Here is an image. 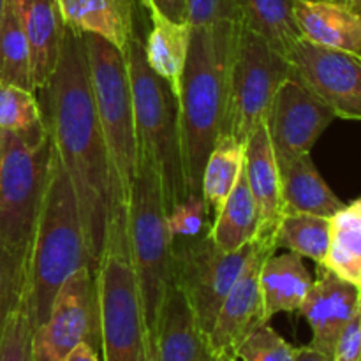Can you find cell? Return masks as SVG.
I'll list each match as a JSON object with an SVG mask.
<instances>
[{"mask_svg": "<svg viewBox=\"0 0 361 361\" xmlns=\"http://www.w3.org/2000/svg\"><path fill=\"white\" fill-rule=\"evenodd\" d=\"M44 90L48 95L46 126L53 150L66 169L76 197L88 264L94 274L108 229V164L83 37L67 27Z\"/></svg>", "mask_w": 361, "mask_h": 361, "instance_id": "1", "label": "cell"}, {"mask_svg": "<svg viewBox=\"0 0 361 361\" xmlns=\"http://www.w3.org/2000/svg\"><path fill=\"white\" fill-rule=\"evenodd\" d=\"M0 81L37 92L32 81L30 46L9 0L0 18Z\"/></svg>", "mask_w": 361, "mask_h": 361, "instance_id": "30", "label": "cell"}, {"mask_svg": "<svg viewBox=\"0 0 361 361\" xmlns=\"http://www.w3.org/2000/svg\"><path fill=\"white\" fill-rule=\"evenodd\" d=\"M4 6H6V0H0V18H2V11H4Z\"/></svg>", "mask_w": 361, "mask_h": 361, "instance_id": "43", "label": "cell"}, {"mask_svg": "<svg viewBox=\"0 0 361 361\" xmlns=\"http://www.w3.org/2000/svg\"><path fill=\"white\" fill-rule=\"evenodd\" d=\"M293 2L295 0H236V23L286 56L289 48L302 39Z\"/></svg>", "mask_w": 361, "mask_h": 361, "instance_id": "25", "label": "cell"}, {"mask_svg": "<svg viewBox=\"0 0 361 361\" xmlns=\"http://www.w3.org/2000/svg\"><path fill=\"white\" fill-rule=\"evenodd\" d=\"M210 361H238L235 355H214Z\"/></svg>", "mask_w": 361, "mask_h": 361, "instance_id": "41", "label": "cell"}, {"mask_svg": "<svg viewBox=\"0 0 361 361\" xmlns=\"http://www.w3.org/2000/svg\"><path fill=\"white\" fill-rule=\"evenodd\" d=\"M314 277L295 252H271L259 270V289L267 321L275 314L298 312L312 288Z\"/></svg>", "mask_w": 361, "mask_h": 361, "instance_id": "21", "label": "cell"}, {"mask_svg": "<svg viewBox=\"0 0 361 361\" xmlns=\"http://www.w3.org/2000/svg\"><path fill=\"white\" fill-rule=\"evenodd\" d=\"M32 328L23 295L0 330V361H32Z\"/></svg>", "mask_w": 361, "mask_h": 361, "instance_id": "32", "label": "cell"}, {"mask_svg": "<svg viewBox=\"0 0 361 361\" xmlns=\"http://www.w3.org/2000/svg\"><path fill=\"white\" fill-rule=\"evenodd\" d=\"M25 259L0 245V330L23 295Z\"/></svg>", "mask_w": 361, "mask_h": 361, "instance_id": "34", "label": "cell"}, {"mask_svg": "<svg viewBox=\"0 0 361 361\" xmlns=\"http://www.w3.org/2000/svg\"><path fill=\"white\" fill-rule=\"evenodd\" d=\"M208 236L219 249L226 252H235L256 240L257 212L243 168L221 210L215 214Z\"/></svg>", "mask_w": 361, "mask_h": 361, "instance_id": "26", "label": "cell"}, {"mask_svg": "<svg viewBox=\"0 0 361 361\" xmlns=\"http://www.w3.org/2000/svg\"><path fill=\"white\" fill-rule=\"evenodd\" d=\"M159 11L169 20L185 23L187 18V0H152Z\"/></svg>", "mask_w": 361, "mask_h": 361, "instance_id": "37", "label": "cell"}, {"mask_svg": "<svg viewBox=\"0 0 361 361\" xmlns=\"http://www.w3.org/2000/svg\"><path fill=\"white\" fill-rule=\"evenodd\" d=\"M81 37L108 164V229H126L127 204L137 166V136L126 56L95 35L81 34Z\"/></svg>", "mask_w": 361, "mask_h": 361, "instance_id": "4", "label": "cell"}, {"mask_svg": "<svg viewBox=\"0 0 361 361\" xmlns=\"http://www.w3.org/2000/svg\"><path fill=\"white\" fill-rule=\"evenodd\" d=\"M236 34V21L190 27L189 51L176 95L180 159L187 194H201L204 162L224 130Z\"/></svg>", "mask_w": 361, "mask_h": 361, "instance_id": "2", "label": "cell"}, {"mask_svg": "<svg viewBox=\"0 0 361 361\" xmlns=\"http://www.w3.org/2000/svg\"><path fill=\"white\" fill-rule=\"evenodd\" d=\"M59 11L67 28L95 35L122 53L136 34V0H59Z\"/></svg>", "mask_w": 361, "mask_h": 361, "instance_id": "19", "label": "cell"}, {"mask_svg": "<svg viewBox=\"0 0 361 361\" xmlns=\"http://www.w3.org/2000/svg\"><path fill=\"white\" fill-rule=\"evenodd\" d=\"M295 361H334L330 355L323 351H317L312 345H303V348H296Z\"/></svg>", "mask_w": 361, "mask_h": 361, "instance_id": "40", "label": "cell"}, {"mask_svg": "<svg viewBox=\"0 0 361 361\" xmlns=\"http://www.w3.org/2000/svg\"><path fill=\"white\" fill-rule=\"evenodd\" d=\"M289 76L288 59L238 25L222 134L245 145L254 129L264 123L279 87Z\"/></svg>", "mask_w": 361, "mask_h": 361, "instance_id": "9", "label": "cell"}, {"mask_svg": "<svg viewBox=\"0 0 361 361\" xmlns=\"http://www.w3.org/2000/svg\"><path fill=\"white\" fill-rule=\"evenodd\" d=\"M295 20L303 39L314 44L358 55L361 53V16L345 6L295 0Z\"/></svg>", "mask_w": 361, "mask_h": 361, "instance_id": "20", "label": "cell"}, {"mask_svg": "<svg viewBox=\"0 0 361 361\" xmlns=\"http://www.w3.org/2000/svg\"><path fill=\"white\" fill-rule=\"evenodd\" d=\"M361 348V312L356 314L351 321L344 326L335 342L334 361H360Z\"/></svg>", "mask_w": 361, "mask_h": 361, "instance_id": "36", "label": "cell"}, {"mask_svg": "<svg viewBox=\"0 0 361 361\" xmlns=\"http://www.w3.org/2000/svg\"><path fill=\"white\" fill-rule=\"evenodd\" d=\"M208 214L210 210L201 194H187L166 214L168 231L173 242L208 233Z\"/></svg>", "mask_w": 361, "mask_h": 361, "instance_id": "33", "label": "cell"}, {"mask_svg": "<svg viewBox=\"0 0 361 361\" xmlns=\"http://www.w3.org/2000/svg\"><path fill=\"white\" fill-rule=\"evenodd\" d=\"M310 2H328V4H338V6H345V0H310Z\"/></svg>", "mask_w": 361, "mask_h": 361, "instance_id": "42", "label": "cell"}, {"mask_svg": "<svg viewBox=\"0 0 361 361\" xmlns=\"http://www.w3.org/2000/svg\"><path fill=\"white\" fill-rule=\"evenodd\" d=\"M243 168V145L229 134H221L212 147L201 175V196L214 215L235 187Z\"/></svg>", "mask_w": 361, "mask_h": 361, "instance_id": "27", "label": "cell"}, {"mask_svg": "<svg viewBox=\"0 0 361 361\" xmlns=\"http://www.w3.org/2000/svg\"><path fill=\"white\" fill-rule=\"evenodd\" d=\"M123 56L129 74L137 150L147 155L157 173L168 212L187 196L180 159L178 104L168 83L148 67L137 32L127 44Z\"/></svg>", "mask_w": 361, "mask_h": 361, "instance_id": "6", "label": "cell"}, {"mask_svg": "<svg viewBox=\"0 0 361 361\" xmlns=\"http://www.w3.org/2000/svg\"><path fill=\"white\" fill-rule=\"evenodd\" d=\"M81 342L99 351L97 298L88 267L74 271L60 286L48 316L32 331V361H62Z\"/></svg>", "mask_w": 361, "mask_h": 361, "instance_id": "11", "label": "cell"}, {"mask_svg": "<svg viewBox=\"0 0 361 361\" xmlns=\"http://www.w3.org/2000/svg\"><path fill=\"white\" fill-rule=\"evenodd\" d=\"M236 21V0H187L185 23L189 27Z\"/></svg>", "mask_w": 361, "mask_h": 361, "instance_id": "35", "label": "cell"}, {"mask_svg": "<svg viewBox=\"0 0 361 361\" xmlns=\"http://www.w3.org/2000/svg\"><path fill=\"white\" fill-rule=\"evenodd\" d=\"M254 242L235 252L219 249L208 233L173 242L171 282L183 293L204 337L215 323L226 295L252 254Z\"/></svg>", "mask_w": 361, "mask_h": 361, "instance_id": "10", "label": "cell"}, {"mask_svg": "<svg viewBox=\"0 0 361 361\" xmlns=\"http://www.w3.org/2000/svg\"><path fill=\"white\" fill-rule=\"evenodd\" d=\"M94 282L101 361H140L145 328L127 229H108Z\"/></svg>", "mask_w": 361, "mask_h": 361, "instance_id": "7", "label": "cell"}, {"mask_svg": "<svg viewBox=\"0 0 361 361\" xmlns=\"http://www.w3.org/2000/svg\"><path fill=\"white\" fill-rule=\"evenodd\" d=\"M62 361H101V355L94 345H90L88 342H81L73 351L67 353Z\"/></svg>", "mask_w": 361, "mask_h": 361, "instance_id": "38", "label": "cell"}, {"mask_svg": "<svg viewBox=\"0 0 361 361\" xmlns=\"http://www.w3.org/2000/svg\"><path fill=\"white\" fill-rule=\"evenodd\" d=\"M243 171L257 212L256 238L271 243L275 226L282 217L281 169L264 123L256 127L243 145Z\"/></svg>", "mask_w": 361, "mask_h": 361, "instance_id": "16", "label": "cell"}, {"mask_svg": "<svg viewBox=\"0 0 361 361\" xmlns=\"http://www.w3.org/2000/svg\"><path fill=\"white\" fill-rule=\"evenodd\" d=\"M275 252L267 240L256 238L252 254L242 271L236 277L235 284L226 295L219 309L215 323L208 334L207 342L212 356L235 355L240 342L259 324L268 323L263 312V298L259 289V270L263 261Z\"/></svg>", "mask_w": 361, "mask_h": 361, "instance_id": "14", "label": "cell"}, {"mask_svg": "<svg viewBox=\"0 0 361 361\" xmlns=\"http://www.w3.org/2000/svg\"><path fill=\"white\" fill-rule=\"evenodd\" d=\"M0 130L32 143L48 137L44 113L34 90L0 81Z\"/></svg>", "mask_w": 361, "mask_h": 361, "instance_id": "28", "label": "cell"}, {"mask_svg": "<svg viewBox=\"0 0 361 361\" xmlns=\"http://www.w3.org/2000/svg\"><path fill=\"white\" fill-rule=\"evenodd\" d=\"M140 2L148 11L152 23L147 41L143 42L145 60L148 67L168 83L169 90L176 97L185 67L187 51H189L190 27L187 23L169 20L155 7L152 0H140Z\"/></svg>", "mask_w": 361, "mask_h": 361, "instance_id": "22", "label": "cell"}, {"mask_svg": "<svg viewBox=\"0 0 361 361\" xmlns=\"http://www.w3.org/2000/svg\"><path fill=\"white\" fill-rule=\"evenodd\" d=\"M335 118V113L291 74L279 87L264 120L279 169L310 154Z\"/></svg>", "mask_w": 361, "mask_h": 361, "instance_id": "13", "label": "cell"}, {"mask_svg": "<svg viewBox=\"0 0 361 361\" xmlns=\"http://www.w3.org/2000/svg\"><path fill=\"white\" fill-rule=\"evenodd\" d=\"M83 267L90 264L76 197L66 169L51 150L41 207L25 256L23 298L32 328L48 316L60 286Z\"/></svg>", "mask_w": 361, "mask_h": 361, "instance_id": "3", "label": "cell"}, {"mask_svg": "<svg viewBox=\"0 0 361 361\" xmlns=\"http://www.w3.org/2000/svg\"><path fill=\"white\" fill-rule=\"evenodd\" d=\"M321 267L361 288V200H353L328 219V247Z\"/></svg>", "mask_w": 361, "mask_h": 361, "instance_id": "24", "label": "cell"}, {"mask_svg": "<svg viewBox=\"0 0 361 361\" xmlns=\"http://www.w3.org/2000/svg\"><path fill=\"white\" fill-rule=\"evenodd\" d=\"M235 356L242 361H295L296 348L263 323L240 342Z\"/></svg>", "mask_w": 361, "mask_h": 361, "instance_id": "31", "label": "cell"}, {"mask_svg": "<svg viewBox=\"0 0 361 361\" xmlns=\"http://www.w3.org/2000/svg\"><path fill=\"white\" fill-rule=\"evenodd\" d=\"M166 207L157 173L143 152L127 204V245L140 293L143 328L155 334L168 286L171 284L173 240L168 231Z\"/></svg>", "mask_w": 361, "mask_h": 361, "instance_id": "5", "label": "cell"}, {"mask_svg": "<svg viewBox=\"0 0 361 361\" xmlns=\"http://www.w3.org/2000/svg\"><path fill=\"white\" fill-rule=\"evenodd\" d=\"M360 291L361 288L335 277L326 268L317 264V277L298 310L312 330L310 345L314 349L334 355L341 331L361 312Z\"/></svg>", "mask_w": 361, "mask_h": 361, "instance_id": "15", "label": "cell"}, {"mask_svg": "<svg viewBox=\"0 0 361 361\" xmlns=\"http://www.w3.org/2000/svg\"><path fill=\"white\" fill-rule=\"evenodd\" d=\"M140 361H159L157 342H155V334L152 331H143V342H141Z\"/></svg>", "mask_w": 361, "mask_h": 361, "instance_id": "39", "label": "cell"}, {"mask_svg": "<svg viewBox=\"0 0 361 361\" xmlns=\"http://www.w3.org/2000/svg\"><path fill=\"white\" fill-rule=\"evenodd\" d=\"M51 137L39 143L0 130V245L27 256L51 159Z\"/></svg>", "mask_w": 361, "mask_h": 361, "instance_id": "8", "label": "cell"}, {"mask_svg": "<svg viewBox=\"0 0 361 361\" xmlns=\"http://www.w3.org/2000/svg\"><path fill=\"white\" fill-rule=\"evenodd\" d=\"M271 247L321 264L328 247V219L309 214H282L271 235Z\"/></svg>", "mask_w": 361, "mask_h": 361, "instance_id": "29", "label": "cell"}, {"mask_svg": "<svg viewBox=\"0 0 361 361\" xmlns=\"http://www.w3.org/2000/svg\"><path fill=\"white\" fill-rule=\"evenodd\" d=\"M30 46V69L35 90H44L59 59L63 35L59 0H9Z\"/></svg>", "mask_w": 361, "mask_h": 361, "instance_id": "17", "label": "cell"}, {"mask_svg": "<svg viewBox=\"0 0 361 361\" xmlns=\"http://www.w3.org/2000/svg\"><path fill=\"white\" fill-rule=\"evenodd\" d=\"M159 361H210L212 353L183 293L175 284L168 286L157 328Z\"/></svg>", "mask_w": 361, "mask_h": 361, "instance_id": "18", "label": "cell"}, {"mask_svg": "<svg viewBox=\"0 0 361 361\" xmlns=\"http://www.w3.org/2000/svg\"><path fill=\"white\" fill-rule=\"evenodd\" d=\"M282 214H309L330 219L344 201L328 187L310 154L302 155L281 171Z\"/></svg>", "mask_w": 361, "mask_h": 361, "instance_id": "23", "label": "cell"}, {"mask_svg": "<svg viewBox=\"0 0 361 361\" xmlns=\"http://www.w3.org/2000/svg\"><path fill=\"white\" fill-rule=\"evenodd\" d=\"M291 74L319 97L337 118L361 120V60L358 55L300 39L286 53Z\"/></svg>", "mask_w": 361, "mask_h": 361, "instance_id": "12", "label": "cell"}]
</instances>
